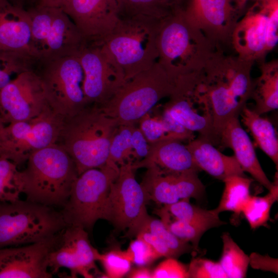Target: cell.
<instances>
[{"label":"cell","instance_id":"cell-1","mask_svg":"<svg viewBox=\"0 0 278 278\" xmlns=\"http://www.w3.org/2000/svg\"><path fill=\"white\" fill-rule=\"evenodd\" d=\"M225 50L217 49L204 66L195 72L196 91L211 110L219 142L225 124L239 116L250 99L253 81L254 63Z\"/></svg>","mask_w":278,"mask_h":278},{"label":"cell","instance_id":"cell-2","mask_svg":"<svg viewBox=\"0 0 278 278\" xmlns=\"http://www.w3.org/2000/svg\"><path fill=\"white\" fill-rule=\"evenodd\" d=\"M157 45V62L176 78L200 69L217 49L190 11L163 22Z\"/></svg>","mask_w":278,"mask_h":278},{"label":"cell","instance_id":"cell-3","mask_svg":"<svg viewBox=\"0 0 278 278\" xmlns=\"http://www.w3.org/2000/svg\"><path fill=\"white\" fill-rule=\"evenodd\" d=\"M118 126L95 105L64 118L57 143L73 159L78 176L106 164L111 142Z\"/></svg>","mask_w":278,"mask_h":278},{"label":"cell","instance_id":"cell-4","mask_svg":"<svg viewBox=\"0 0 278 278\" xmlns=\"http://www.w3.org/2000/svg\"><path fill=\"white\" fill-rule=\"evenodd\" d=\"M26 163L19 176L27 200L62 208L78 176L75 164L67 151L55 143L32 153Z\"/></svg>","mask_w":278,"mask_h":278},{"label":"cell","instance_id":"cell-5","mask_svg":"<svg viewBox=\"0 0 278 278\" xmlns=\"http://www.w3.org/2000/svg\"><path fill=\"white\" fill-rule=\"evenodd\" d=\"M180 77L172 76L156 62L126 81L100 107L119 125H135L159 101L173 93Z\"/></svg>","mask_w":278,"mask_h":278},{"label":"cell","instance_id":"cell-6","mask_svg":"<svg viewBox=\"0 0 278 278\" xmlns=\"http://www.w3.org/2000/svg\"><path fill=\"white\" fill-rule=\"evenodd\" d=\"M163 21L120 19L113 31L99 43L120 67L126 81L157 62L158 37Z\"/></svg>","mask_w":278,"mask_h":278},{"label":"cell","instance_id":"cell-7","mask_svg":"<svg viewBox=\"0 0 278 278\" xmlns=\"http://www.w3.org/2000/svg\"><path fill=\"white\" fill-rule=\"evenodd\" d=\"M66 226L54 207L27 200L0 202V248L48 240Z\"/></svg>","mask_w":278,"mask_h":278},{"label":"cell","instance_id":"cell-8","mask_svg":"<svg viewBox=\"0 0 278 278\" xmlns=\"http://www.w3.org/2000/svg\"><path fill=\"white\" fill-rule=\"evenodd\" d=\"M28 11L31 19L30 53L36 60L45 62L76 54L86 44L62 9L36 5Z\"/></svg>","mask_w":278,"mask_h":278},{"label":"cell","instance_id":"cell-9","mask_svg":"<svg viewBox=\"0 0 278 278\" xmlns=\"http://www.w3.org/2000/svg\"><path fill=\"white\" fill-rule=\"evenodd\" d=\"M118 173L119 166L108 162L101 168L88 169L78 176L60 211L67 225L89 230L97 220L103 219L111 185Z\"/></svg>","mask_w":278,"mask_h":278},{"label":"cell","instance_id":"cell-10","mask_svg":"<svg viewBox=\"0 0 278 278\" xmlns=\"http://www.w3.org/2000/svg\"><path fill=\"white\" fill-rule=\"evenodd\" d=\"M278 42V0H256L239 19L230 48L253 63L265 61Z\"/></svg>","mask_w":278,"mask_h":278},{"label":"cell","instance_id":"cell-11","mask_svg":"<svg viewBox=\"0 0 278 278\" xmlns=\"http://www.w3.org/2000/svg\"><path fill=\"white\" fill-rule=\"evenodd\" d=\"M64 118L48 105L34 117L6 126L0 116V157L18 166L26 162L34 152L58 143Z\"/></svg>","mask_w":278,"mask_h":278},{"label":"cell","instance_id":"cell-12","mask_svg":"<svg viewBox=\"0 0 278 278\" xmlns=\"http://www.w3.org/2000/svg\"><path fill=\"white\" fill-rule=\"evenodd\" d=\"M38 73L47 103L64 118L89 106L84 90V72L79 53L44 62Z\"/></svg>","mask_w":278,"mask_h":278},{"label":"cell","instance_id":"cell-13","mask_svg":"<svg viewBox=\"0 0 278 278\" xmlns=\"http://www.w3.org/2000/svg\"><path fill=\"white\" fill-rule=\"evenodd\" d=\"M132 160L119 166L117 178L112 183L105 208L103 219L118 231L127 229L129 237L136 236L149 215L148 200L135 178Z\"/></svg>","mask_w":278,"mask_h":278},{"label":"cell","instance_id":"cell-14","mask_svg":"<svg viewBox=\"0 0 278 278\" xmlns=\"http://www.w3.org/2000/svg\"><path fill=\"white\" fill-rule=\"evenodd\" d=\"M79 57L84 72V93L90 106H101L126 82L125 75L112 56L99 43H86Z\"/></svg>","mask_w":278,"mask_h":278},{"label":"cell","instance_id":"cell-15","mask_svg":"<svg viewBox=\"0 0 278 278\" xmlns=\"http://www.w3.org/2000/svg\"><path fill=\"white\" fill-rule=\"evenodd\" d=\"M179 78L174 92L168 97L162 114L187 130L197 132L198 136L205 138L213 145H219L211 110L196 91L195 72Z\"/></svg>","mask_w":278,"mask_h":278},{"label":"cell","instance_id":"cell-16","mask_svg":"<svg viewBox=\"0 0 278 278\" xmlns=\"http://www.w3.org/2000/svg\"><path fill=\"white\" fill-rule=\"evenodd\" d=\"M100 255L90 243L86 230L67 225L57 235L49 252L48 268L52 274L66 268L70 270L72 277L79 274L93 277L91 271L96 269L95 262L99 260Z\"/></svg>","mask_w":278,"mask_h":278},{"label":"cell","instance_id":"cell-17","mask_svg":"<svg viewBox=\"0 0 278 278\" xmlns=\"http://www.w3.org/2000/svg\"><path fill=\"white\" fill-rule=\"evenodd\" d=\"M47 105L40 77L32 69L19 74L0 91V116L5 123L30 119Z\"/></svg>","mask_w":278,"mask_h":278},{"label":"cell","instance_id":"cell-18","mask_svg":"<svg viewBox=\"0 0 278 278\" xmlns=\"http://www.w3.org/2000/svg\"><path fill=\"white\" fill-rule=\"evenodd\" d=\"M63 10L87 43L101 42L120 20L116 0H70Z\"/></svg>","mask_w":278,"mask_h":278},{"label":"cell","instance_id":"cell-19","mask_svg":"<svg viewBox=\"0 0 278 278\" xmlns=\"http://www.w3.org/2000/svg\"><path fill=\"white\" fill-rule=\"evenodd\" d=\"M57 235L44 241L0 248V278L52 277L48 259Z\"/></svg>","mask_w":278,"mask_h":278},{"label":"cell","instance_id":"cell-20","mask_svg":"<svg viewBox=\"0 0 278 278\" xmlns=\"http://www.w3.org/2000/svg\"><path fill=\"white\" fill-rule=\"evenodd\" d=\"M198 172L163 174L147 168L141 183L149 200L162 205L176 203L183 199L198 200L205 193V186Z\"/></svg>","mask_w":278,"mask_h":278},{"label":"cell","instance_id":"cell-21","mask_svg":"<svg viewBox=\"0 0 278 278\" xmlns=\"http://www.w3.org/2000/svg\"><path fill=\"white\" fill-rule=\"evenodd\" d=\"M190 12L217 48L227 49L230 48L233 31L245 11L233 0H196Z\"/></svg>","mask_w":278,"mask_h":278},{"label":"cell","instance_id":"cell-22","mask_svg":"<svg viewBox=\"0 0 278 278\" xmlns=\"http://www.w3.org/2000/svg\"><path fill=\"white\" fill-rule=\"evenodd\" d=\"M150 145L147 157L138 162L132 163L135 170L140 168H151L163 174L200 171L183 142L168 140Z\"/></svg>","mask_w":278,"mask_h":278},{"label":"cell","instance_id":"cell-23","mask_svg":"<svg viewBox=\"0 0 278 278\" xmlns=\"http://www.w3.org/2000/svg\"><path fill=\"white\" fill-rule=\"evenodd\" d=\"M219 145L233 151L234 157L244 172L249 173L269 190L272 187L273 183L263 170L253 144L242 128L239 116L231 118L225 124L220 133Z\"/></svg>","mask_w":278,"mask_h":278},{"label":"cell","instance_id":"cell-24","mask_svg":"<svg viewBox=\"0 0 278 278\" xmlns=\"http://www.w3.org/2000/svg\"><path fill=\"white\" fill-rule=\"evenodd\" d=\"M31 35L28 10L0 0V50L22 51L31 56Z\"/></svg>","mask_w":278,"mask_h":278},{"label":"cell","instance_id":"cell-25","mask_svg":"<svg viewBox=\"0 0 278 278\" xmlns=\"http://www.w3.org/2000/svg\"><path fill=\"white\" fill-rule=\"evenodd\" d=\"M200 169L223 181L232 176H246L234 155L224 154L205 138L198 136L186 144Z\"/></svg>","mask_w":278,"mask_h":278},{"label":"cell","instance_id":"cell-26","mask_svg":"<svg viewBox=\"0 0 278 278\" xmlns=\"http://www.w3.org/2000/svg\"><path fill=\"white\" fill-rule=\"evenodd\" d=\"M259 64L260 74L252 81L250 98L255 102L252 110L262 115L278 108V61Z\"/></svg>","mask_w":278,"mask_h":278},{"label":"cell","instance_id":"cell-27","mask_svg":"<svg viewBox=\"0 0 278 278\" xmlns=\"http://www.w3.org/2000/svg\"><path fill=\"white\" fill-rule=\"evenodd\" d=\"M239 116L256 145L272 160L277 168L278 139L272 123L249 109L247 105L243 108Z\"/></svg>","mask_w":278,"mask_h":278},{"label":"cell","instance_id":"cell-28","mask_svg":"<svg viewBox=\"0 0 278 278\" xmlns=\"http://www.w3.org/2000/svg\"><path fill=\"white\" fill-rule=\"evenodd\" d=\"M138 123L139 128L150 144L168 140L188 143L195 138L194 133L163 114L151 116L149 112Z\"/></svg>","mask_w":278,"mask_h":278},{"label":"cell","instance_id":"cell-29","mask_svg":"<svg viewBox=\"0 0 278 278\" xmlns=\"http://www.w3.org/2000/svg\"><path fill=\"white\" fill-rule=\"evenodd\" d=\"M156 210L171 218L203 226L208 229L225 224L220 219L219 214L214 209H203L191 204L189 199H183L172 204L164 205Z\"/></svg>","mask_w":278,"mask_h":278},{"label":"cell","instance_id":"cell-30","mask_svg":"<svg viewBox=\"0 0 278 278\" xmlns=\"http://www.w3.org/2000/svg\"><path fill=\"white\" fill-rule=\"evenodd\" d=\"M119 19L164 21L177 13L165 0H116Z\"/></svg>","mask_w":278,"mask_h":278},{"label":"cell","instance_id":"cell-31","mask_svg":"<svg viewBox=\"0 0 278 278\" xmlns=\"http://www.w3.org/2000/svg\"><path fill=\"white\" fill-rule=\"evenodd\" d=\"M224 188L220 202L214 210L219 214L231 211L239 215L251 196L250 188L252 179L246 176H232L222 181Z\"/></svg>","mask_w":278,"mask_h":278},{"label":"cell","instance_id":"cell-32","mask_svg":"<svg viewBox=\"0 0 278 278\" xmlns=\"http://www.w3.org/2000/svg\"><path fill=\"white\" fill-rule=\"evenodd\" d=\"M222 252L219 261L228 278L246 276L249 265V256L237 245L230 234H222Z\"/></svg>","mask_w":278,"mask_h":278},{"label":"cell","instance_id":"cell-33","mask_svg":"<svg viewBox=\"0 0 278 278\" xmlns=\"http://www.w3.org/2000/svg\"><path fill=\"white\" fill-rule=\"evenodd\" d=\"M278 199L277 177L272 187L264 197L250 196L242 213L251 228L256 229L267 224L273 203Z\"/></svg>","mask_w":278,"mask_h":278},{"label":"cell","instance_id":"cell-34","mask_svg":"<svg viewBox=\"0 0 278 278\" xmlns=\"http://www.w3.org/2000/svg\"><path fill=\"white\" fill-rule=\"evenodd\" d=\"M33 60L25 52L0 50V91L19 74L32 69Z\"/></svg>","mask_w":278,"mask_h":278},{"label":"cell","instance_id":"cell-35","mask_svg":"<svg viewBox=\"0 0 278 278\" xmlns=\"http://www.w3.org/2000/svg\"><path fill=\"white\" fill-rule=\"evenodd\" d=\"M18 166L0 157V202L18 200L23 193Z\"/></svg>","mask_w":278,"mask_h":278},{"label":"cell","instance_id":"cell-36","mask_svg":"<svg viewBox=\"0 0 278 278\" xmlns=\"http://www.w3.org/2000/svg\"><path fill=\"white\" fill-rule=\"evenodd\" d=\"M142 228L147 229L157 235L170 250L174 258H176L183 254L195 250L189 243L180 239L172 233L161 219L149 216L141 229Z\"/></svg>","mask_w":278,"mask_h":278},{"label":"cell","instance_id":"cell-37","mask_svg":"<svg viewBox=\"0 0 278 278\" xmlns=\"http://www.w3.org/2000/svg\"><path fill=\"white\" fill-rule=\"evenodd\" d=\"M167 228L180 239L191 243L194 249L198 251L199 240L208 228L182 220L171 218L166 214L155 210Z\"/></svg>","mask_w":278,"mask_h":278},{"label":"cell","instance_id":"cell-38","mask_svg":"<svg viewBox=\"0 0 278 278\" xmlns=\"http://www.w3.org/2000/svg\"><path fill=\"white\" fill-rule=\"evenodd\" d=\"M134 126H118L111 142L107 162L120 166L132 160L131 137Z\"/></svg>","mask_w":278,"mask_h":278},{"label":"cell","instance_id":"cell-39","mask_svg":"<svg viewBox=\"0 0 278 278\" xmlns=\"http://www.w3.org/2000/svg\"><path fill=\"white\" fill-rule=\"evenodd\" d=\"M99 260L102 263L107 277L120 278L127 274L132 264L126 251L119 249L100 254Z\"/></svg>","mask_w":278,"mask_h":278},{"label":"cell","instance_id":"cell-40","mask_svg":"<svg viewBox=\"0 0 278 278\" xmlns=\"http://www.w3.org/2000/svg\"><path fill=\"white\" fill-rule=\"evenodd\" d=\"M190 278H228L219 262L204 258H194L188 266Z\"/></svg>","mask_w":278,"mask_h":278},{"label":"cell","instance_id":"cell-41","mask_svg":"<svg viewBox=\"0 0 278 278\" xmlns=\"http://www.w3.org/2000/svg\"><path fill=\"white\" fill-rule=\"evenodd\" d=\"M136 238L126 250L132 264L146 266L160 258L149 245L142 239Z\"/></svg>","mask_w":278,"mask_h":278},{"label":"cell","instance_id":"cell-42","mask_svg":"<svg viewBox=\"0 0 278 278\" xmlns=\"http://www.w3.org/2000/svg\"><path fill=\"white\" fill-rule=\"evenodd\" d=\"M188 277V266L174 257H167L152 271V278Z\"/></svg>","mask_w":278,"mask_h":278},{"label":"cell","instance_id":"cell-43","mask_svg":"<svg viewBox=\"0 0 278 278\" xmlns=\"http://www.w3.org/2000/svg\"><path fill=\"white\" fill-rule=\"evenodd\" d=\"M131 158L133 162H138L147 157L150 149V144L139 128L134 125L131 137Z\"/></svg>","mask_w":278,"mask_h":278},{"label":"cell","instance_id":"cell-44","mask_svg":"<svg viewBox=\"0 0 278 278\" xmlns=\"http://www.w3.org/2000/svg\"><path fill=\"white\" fill-rule=\"evenodd\" d=\"M135 236L149 245L160 257H173L171 252L158 237L147 229L142 228Z\"/></svg>","mask_w":278,"mask_h":278},{"label":"cell","instance_id":"cell-45","mask_svg":"<svg viewBox=\"0 0 278 278\" xmlns=\"http://www.w3.org/2000/svg\"><path fill=\"white\" fill-rule=\"evenodd\" d=\"M249 264L253 268L270 271L277 273V260L268 256L253 253L249 256Z\"/></svg>","mask_w":278,"mask_h":278},{"label":"cell","instance_id":"cell-46","mask_svg":"<svg viewBox=\"0 0 278 278\" xmlns=\"http://www.w3.org/2000/svg\"><path fill=\"white\" fill-rule=\"evenodd\" d=\"M176 12L187 11L195 6L196 0H165Z\"/></svg>","mask_w":278,"mask_h":278},{"label":"cell","instance_id":"cell-47","mask_svg":"<svg viewBox=\"0 0 278 278\" xmlns=\"http://www.w3.org/2000/svg\"><path fill=\"white\" fill-rule=\"evenodd\" d=\"M127 275L130 278H152V271L145 266H138L130 270Z\"/></svg>","mask_w":278,"mask_h":278},{"label":"cell","instance_id":"cell-48","mask_svg":"<svg viewBox=\"0 0 278 278\" xmlns=\"http://www.w3.org/2000/svg\"><path fill=\"white\" fill-rule=\"evenodd\" d=\"M70 0H37V5L63 9Z\"/></svg>","mask_w":278,"mask_h":278},{"label":"cell","instance_id":"cell-49","mask_svg":"<svg viewBox=\"0 0 278 278\" xmlns=\"http://www.w3.org/2000/svg\"><path fill=\"white\" fill-rule=\"evenodd\" d=\"M256 0H233L236 6L240 10L245 11L247 9V4L249 1Z\"/></svg>","mask_w":278,"mask_h":278},{"label":"cell","instance_id":"cell-50","mask_svg":"<svg viewBox=\"0 0 278 278\" xmlns=\"http://www.w3.org/2000/svg\"><path fill=\"white\" fill-rule=\"evenodd\" d=\"M10 2V3L21 7L24 8V4L25 3L26 0H6Z\"/></svg>","mask_w":278,"mask_h":278}]
</instances>
